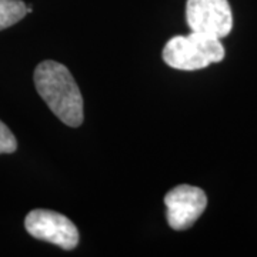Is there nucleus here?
Wrapping results in <instances>:
<instances>
[{
	"instance_id": "7ed1b4c3",
	"label": "nucleus",
	"mask_w": 257,
	"mask_h": 257,
	"mask_svg": "<svg viewBox=\"0 0 257 257\" xmlns=\"http://www.w3.org/2000/svg\"><path fill=\"white\" fill-rule=\"evenodd\" d=\"M186 20L192 32L223 39L233 29V13L227 0H187Z\"/></svg>"
},
{
	"instance_id": "423d86ee",
	"label": "nucleus",
	"mask_w": 257,
	"mask_h": 257,
	"mask_svg": "<svg viewBox=\"0 0 257 257\" xmlns=\"http://www.w3.org/2000/svg\"><path fill=\"white\" fill-rule=\"evenodd\" d=\"M28 15V6L22 0H0V30L16 25Z\"/></svg>"
},
{
	"instance_id": "f03ea898",
	"label": "nucleus",
	"mask_w": 257,
	"mask_h": 257,
	"mask_svg": "<svg viewBox=\"0 0 257 257\" xmlns=\"http://www.w3.org/2000/svg\"><path fill=\"white\" fill-rule=\"evenodd\" d=\"M220 39L192 32L187 36L172 37L163 49V60L177 70H199L224 59Z\"/></svg>"
},
{
	"instance_id": "39448f33",
	"label": "nucleus",
	"mask_w": 257,
	"mask_h": 257,
	"mask_svg": "<svg viewBox=\"0 0 257 257\" xmlns=\"http://www.w3.org/2000/svg\"><path fill=\"white\" fill-rule=\"evenodd\" d=\"M167 223L173 230L192 227L207 206L204 190L190 184H180L165 196Z\"/></svg>"
},
{
	"instance_id": "f257e3e1",
	"label": "nucleus",
	"mask_w": 257,
	"mask_h": 257,
	"mask_svg": "<svg viewBox=\"0 0 257 257\" xmlns=\"http://www.w3.org/2000/svg\"><path fill=\"white\" fill-rule=\"evenodd\" d=\"M35 86L49 109L66 126L79 127L83 123V97L69 69L55 60H45L35 70Z\"/></svg>"
},
{
	"instance_id": "0eeeda50",
	"label": "nucleus",
	"mask_w": 257,
	"mask_h": 257,
	"mask_svg": "<svg viewBox=\"0 0 257 257\" xmlns=\"http://www.w3.org/2000/svg\"><path fill=\"white\" fill-rule=\"evenodd\" d=\"M18 149V140L10 128L0 120V155L2 153H13Z\"/></svg>"
},
{
	"instance_id": "20e7f679",
	"label": "nucleus",
	"mask_w": 257,
	"mask_h": 257,
	"mask_svg": "<svg viewBox=\"0 0 257 257\" xmlns=\"http://www.w3.org/2000/svg\"><path fill=\"white\" fill-rule=\"evenodd\" d=\"M25 227L35 239L53 243L64 250H73L79 243V231L66 216L53 210L36 209L25 219Z\"/></svg>"
}]
</instances>
